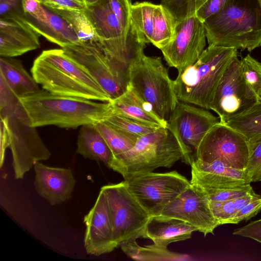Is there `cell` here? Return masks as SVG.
Segmentation results:
<instances>
[{"instance_id": "1", "label": "cell", "mask_w": 261, "mask_h": 261, "mask_svg": "<svg viewBox=\"0 0 261 261\" xmlns=\"http://www.w3.org/2000/svg\"><path fill=\"white\" fill-rule=\"evenodd\" d=\"M32 126L76 128L95 124L114 114L110 102L58 95L44 89L19 98Z\"/></svg>"}, {"instance_id": "2", "label": "cell", "mask_w": 261, "mask_h": 261, "mask_svg": "<svg viewBox=\"0 0 261 261\" xmlns=\"http://www.w3.org/2000/svg\"><path fill=\"white\" fill-rule=\"evenodd\" d=\"M31 72L43 89L52 93L105 102L112 100L89 71L63 48L43 50Z\"/></svg>"}, {"instance_id": "3", "label": "cell", "mask_w": 261, "mask_h": 261, "mask_svg": "<svg viewBox=\"0 0 261 261\" xmlns=\"http://www.w3.org/2000/svg\"><path fill=\"white\" fill-rule=\"evenodd\" d=\"M208 45L247 49L261 46V8L257 0H234L204 21Z\"/></svg>"}, {"instance_id": "4", "label": "cell", "mask_w": 261, "mask_h": 261, "mask_svg": "<svg viewBox=\"0 0 261 261\" xmlns=\"http://www.w3.org/2000/svg\"><path fill=\"white\" fill-rule=\"evenodd\" d=\"M237 57L236 48L208 45L196 62L178 73L174 81L178 101L210 110L223 73Z\"/></svg>"}, {"instance_id": "5", "label": "cell", "mask_w": 261, "mask_h": 261, "mask_svg": "<svg viewBox=\"0 0 261 261\" xmlns=\"http://www.w3.org/2000/svg\"><path fill=\"white\" fill-rule=\"evenodd\" d=\"M193 159L169 129L162 127L139 137L131 149L114 159L110 169L125 178L171 168L180 160L190 165Z\"/></svg>"}, {"instance_id": "6", "label": "cell", "mask_w": 261, "mask_h": 261, "mask_svg": "<svg viewBox=\"0 0 261 261\" xmlns=\"http://www.w3.org/2000/svg\"><path fill=\"white\" fill-rule=\"evenodd\" d=\"M128 87L162 120L168 122L179 102L167 69L159 57L145 54L128 70Z\"/></svg>"}, {"instance_id": "7", "label": "cell", "mask_w": 261, "mask_h": 261, "mask_svg": "<svg viewBox=\"0 0 261 261\" xmlns=\"http://www.w3.org/2000/svg\"><path fill=\"white\" fill-rule=\"evenodd\" d=\"M0 116L5 119L9 132L14 177L23 179L36 162L48 160L51 153L36 127L31 125L18 98L1 103Z\"/></svg>"}, {"instance_id": "8", "label": "cell", "mask_w": 261, "mask_h": 261, "mask_svg": "<svg viewBox=\"0 0 261 261\" xmlns=\"http://www.w3.org/2000/svg\"><path fill=\"white\" fill-rule=\"evenodd\" d=\"M107 198L117 248L144 238L150 215L128 190L124 181L102 186Z\"/></svg>"}, {"instance_id": "9", "label": "cell", "mask_w": 261, "mask_h": 261, "mask_svg": "<svg viewBox=\"0 0 261 261\" xmlns=\"http://www.w3.org/2000/svg\"><path fill=\"white\" fill-rule=\"evenodd\" d=\"M124 179L129 192L150 216L160 215L165 207L191 185L176 171L139 173Z\"/></svg>"}, {"instance_id": "10", "label": "cell", "mask_w": 261, "mask_h": 261, "mask_svg": "<svg viewBox=\"0 0 261 261\" xmlns=\"http://www.w3.org/2000/svg\"><path fill=\"white\" fill-rule=\"evenodd\" d=\"M249 155L247 140L220 121L202 140L194 159L206 163L218 160L231 168L245 170Z\"/></svg>"}, {"instance_id": "11", "label": "cell", "mask_w": 261, "mask_h": 261, "mask_svg": "<svg viewBox=\"0 0 261 261\" xmlns=\"http://www.w3.org/2000/svg\"><path fill=\"white\" fill-rule=\"evenodd\" d=\"M258 97L245 81L240 60L237 57L224 71L210 110L218 115L220 122H223L250 109L257 102Z\"/></svg>"}, {"instance_id": "12", "label": "cell", "mask_w": 261, "mask_h": 261, "mask_svg": "<svg viewBox=\"0 0 261 261\" xmlns=\"http://www.w3.org/2000/svg\"><path fill=\"white\" fill-rule=\"evenodd\" d=\"M206 39L204 22L195 14L177 21L173 39L160 50L167 65L179 73L196 62Z\"/></svg>"}, {"instance_id": "13", "label": "cell", "mask_w": 261, "mask_h": 261, "mask_svg": "<svg viewBox=\"0 0 261 261\" xmlns=\"http://www.w3.org/2000/svg\"><path fill=\"white\" fill-rule=\"evenodd\" d=\"M83 65L112 99L128 89V79L111 63L99 42H79L62 48Z\"/></svg>"}, {"instance_id": "14", "label": "cell", "mask_w": 261, "mask_h": 261, "mask_svg": "<svg viewBox=\"0 0 261 261\" xmlns=\"http://www.w3.org/2000/svg\"><path fill=\"white\" fill-rule=\"evenodd\" d=\"M220 122L208 110L179 101L167 122V127L184 148L192 155L207 133Z\"/></svg>"}, {"instance_id": "15", "label": "cell", "mask_w": 261, "mask_h": 261, "mask_svg": "<svg viewBox=\"0 0 261 261\" xmlns=\"http://www.w3.org/2000/svg\"><path fill=\"white\" fill-rule=\"evenodd\" d=\"M177 21L161 4L137 2L131 5L130 24L144 37L161 49L173 39Z\"/></svg>"}, {"instance_id": "16", "label": "cell", "mask_w": 261, "mask_h": 261, "mask_svg": "<svg viewBox=\"0 0 261 261\" xmlns=\"http://www.w3.org/2000/svg\"><path fill=\"white\" fill-rule=\"evenodd\" d=\"M160 215L186 222L204 236L214 234L215 229L220 225L213 215L205 194L199 187L192 185L168 204Z\"/></svg>"}, {"instance_id": "17", "label": "cell", "mask_w": 261, "mask_h": 261, "mask_svg": "<svg viewBox=\"0 0 261 261\" xmlns=\"http://www.w3.org/2000/svg\"><path fill=\"white\" fill-rule=\"evenodd\" d=\"M23 23L62 48L80 42L72 26L61 15L37 0H24Z\"/></svg>"}, {"instance_id": "18", "label": "cell", "mask_w": 261, "mask_h": 261, "mask_svg": "<svg viewBox=\"0 0 261 261\" xmlns=\"http://www.w3.org/2000/svg\"><path fill=\"white\" fill-rule=\"evenodd\" d=\"M84 247L88 254L99 256L117 248L107 198L101 190L94 205L84 216Z\"/></svg>"}, {"instance_id": "19", "label": "cell", "mask_w": 261, "mask_h": 261, "mask_svg": "<svg viewBox=\"0 0 261 261\" xmlns=\"http://www.w3.org/2000/svg\"><path fill=\"white\" fill-rule=\"evenodd\" d=\"M190 166V184L203 189L240 188L252 182L245 170L231 168L218 160L206 163L193 159Z\"/></svg>"}, {"instance_id": "20", "label": "cell", "mask_w": 261, "mask_h": 261, "mask_svg": "<svg viewBox=\"0 0 261 261\" xmlns=\"http://www.w3.org/2000/svg\"><path fill=\"white\" fill-rule=\"evenodd\" d=\"M33 167L35 189L51 205L60 204L71 198L75 184L71 169L50 167L40 162H36Z\"/></svg>"}, {"instance_id": "21", "label": "cell", "mask_w": 261, "mask_h": 261, "mask_svg": "<svg viewBox=\"0 0 261 261\" xmlns=\"http://www.w3.org/2000/svg\"><path fill=\"white\" fill-rule=\"evenodd\" d=\"M99 42L111 63L127 79L129 66L144 54L147 43L131 24L126 35Z\"/></svg>"}, {"instance_id": "22", "label": "cell", "mask_w": 261, "mask_h": 261, "mask_svg": "<svg viewBox=\"0 0 261 261\" xmlns=\"http://www.w3.org/2000/svg\"><path fill=\"white\" fill-rule=\"evenodd\" d=\"M39 35L22 22L0 19V56L13 58L40 47Z\"/></svg>"}, {"instance_id": "23", "label": "cell", "mask_w": 261, "mask_h": 261, "mask_svg": "<svg viewBox=\"0 0 261 261\" xmlns=\"http://www.w3.org/2000/svg\"><path fill=\"white\" fill-rule=\"evenodd\" d=\"M198 231L192 225L182 220L162 215L150 216L145 230V239L154 244L167 247L172 243L185 241Z\"/></svg>"}, {"instance_id": "24", "label": "cell", "mask_w": 261, "mask_h": 261, "mask_svg": "<svg viewBox=\"0 0 261 261\" xmlns=\"http://www.w3.org/2000/svg\"><path fill=\"white\" fill-rule=\"evenodd\" d=\"M83 11L99 41L115 39L127 34L112 11L108 0H98L87 5Z\"/></svg>"}, {"instance_id": "25", "label": "cell", "mask_w": 261, "mask_h": 261, "mask_svg": "<svg viewBox=\"0 0 261 261\" xmlns=\"http://www.w3.org/2000/svg\"><path fill=\"white\" fill-rule=\"evenodd\" d=\"M114 114L120 115L158 127H167V122L160 119L131 89L109 102Z\"/></svg>"}, {"instance_id": "26", "label": "cell", "mask_w": 261, "mask_h": 261, "mask_svg": "<svg viewBox=\"0 0 261 261\" xmlns=\"http://www.w3.org/2000/svg\"><path fill=\"white\" fill-rule=\"evenodd\" d=\"M76 152L85 159L101 161L110 169L114 160L111 148L95 124L81 126Z\"/></svg>"}, {"instance_id": "27", "label": "cell", "mask_w": 261, "mask_h": 261, "mask_svg": "<svg viewBox=\"0 0 261 261\" xmlns=\"http://www.w3.org/2000/svg\"><path fill=\"white\" fill-rule=\"evenodd\" d=\"M0 75L18 98L40 90L38 84L23 68L21 62L13 58L1 57Z\"/></svg>"}, {"instance_id": "28", "label": "cell", "mask_w": 261, "mask_h": 261, "mask_svg": "<svg viewBox=\"0 0 261 261\" xmlns=\"http://www.w3.org/2000/svg\"><path fill=\"white\" fill-rule=\"evenodd\" d=\"M121 248L123 252L132 258L138 260H185L189 256L185 254L169 250L167 247L156 244L142 246L136 240L128 242Z\"/></svg>"}, {"instance_id": "29", "label": "cell", "mask_w": 261, "mask_h": 261, "mask_svg": "<svg viewBox=\"0 0 261 261\" xmlns=\"http://www.w3.org/2000/svg\"><path fill=\"white\" fill-rule=\"evenodd\" d=\"M223 123L234 129L247 140L261 135V97L246 112Z\"/></svg>"}, {"instance_id": "30", "label": "cell", "mask_w": 261, "mask_h": 261, "mask_svg": "<svg viewBox=\"0 0 261 261\" xmlns=\"http://www.w3.org/2000/svg\"><path fill=\"white\" fill-rule=\"evenodd\" d=\"M95 125L111 148L114 159L131 149L138 139L124 134L103 121Z\"/></svg>"}, {"instance_id": "31", "label": "cell", "mask_w": 261, "mask_h": 261, "mask_svg": "<svg viewBox=\"0 0 261 261\" xmlns=\"http://www.w3.org/2000/svg\"><path fill=\"white\" fill-rule=\"evenodd\" d=\"M254 190L245 196L228 200L210 201V205L216 219L220 225L229 224L230 220L244 206L254 199L260 197Z\"/></svg>"}, {"instance_id": "32", "label": "cell", "mask_w": 261, "mask_h": 261, "mask_svg": "<svg viewBox=\"0 0 261 261\" xmlns=\"http://www.w3.org/2000/svg\"><path fill=\"white\" fill-rule=\"evenodd\" d=\"M51 10L62 16L72 26L80 42L99 41L83 10Z\"/></svg>"}, {"instance_id": "33", "label": "cell", "mask_w": 261, "mask_h": 261, "mask_svg": "<svg viewBox=\"0 0 261 261\" xmlns=\"http://www.w3.org/2000/svg\"><path fill=\"white\" fill-rule=\"evenodd\" d=\"M103 121L124 134L137 138L162 127L118 114H114Z\"/></svg>"}, {"instance_id": "34", "label": "cell", "mask_w": 261, "mask_h": 261, "mask_svg": "<svg viewBox=\"0 0 261 261\" xmlns=\"http://www.w3.org/2000/svg\"><path fill=\"white\" fill-rule=\"evenodd\" d=\"M240 65L245 81L261 97V63L248 54L240 60Z\"/></svg>"}, {"instance_id": "35", "label": "cell", "mask_w": 261, "mask_h": 261, "mask_svg": "<svg viewBox=\"0 0 261 261\" xmlns=\"http://www.w3.org/2000/svg\"><path fill=\"white\" fill-rule=\"evenodd\" d=\"M207 0H161L177 21L195 14Z\"/></svg>"}, {"instance_id": "36", "label": "cell", "mask_w": 261, "mask_h": 261, "mask_svg": "<svg viewBox=\"0 0 261 261\" xmlns=\"http://www.w3.org/2000/svg\"><path fill=\"white\" fill-rule=\"evenodd\" d=\"M249 160L245 169L251 181H256L261 174V135L247 140Z\"/></svg>"}, {"instance_id": "37", "label": "cell", "mask_w": 261, "mask_h": 261, "mask_svg": "<svg viewBox=\"0 0 261 261\" xmlns=\"http://www.w3.org/2000/svg\"><path fill=\"white\" fill-rule=\"evenodd\" d=\"M199 188L205 194L210 201H225L241 197L246 195L253 190L251 185L240 188L203 189Z\"/></svg>"}, {"instance_id": "38", "label": "cell", "mask_w": 261, "mask_h": 261, "mask_svg": "<svg viewBox=\"0 0 261 261\" xmlns=\"http://www.w3.org/2000/svg\"><path fill=\"white\" fill-rule=\"evenodd\" d=\"M24 0H0V19L23 22L25 13L23 8Z\"/></svg>"}, {"instance_id": "39", "label": "cell", "mask_w": 261, "mask_h": 261, "mask_svg": "<svg viewBox=\"0 0 261 261\" xmlns=\"http://www.w3.org/2000/svg\"><path fill=\"white\" fill-rule=\"evenodd\" d=\"M110 7L127 33L130 25V7L128 0H108Z\"/></svg>"}, {"instance_id": "40", "label": "cell", "mask_w": 261, "mask_h": 261, "mask_svg": "<svg viewBox=\"0 0 261 261\" xmlns=\"http://www.w3.org/2000/svg\"><path fill=\"white\" fill-rule=\"evenodd\" d=\"M234 0H207L196 11L195 15L204 22L207 18L217 14Z\"/></svg>"}, {"instance_id": "41", "label": "cell", "mask_w": 261, "mask_h": 261, "mask_svg": "<svg viewBox=\"0 0 261 261\" xmlns=\"http://www.w3.org/2000/svg\"><path fill=\"white\" fill-rule=\"evenodd\" d=\"M261 211V197L251 200L241 208L230 220L229 224H238L247 221L256 215Z\"/></svg>"}, {"instance_id": "42", "label": "cell", "mask_w": 261, "mask_h": 261, "mask_svg": "<svg viewBox=\"0 0 261 261\" xmlns=\"http://www.w3.org/2000/svg\"><path fill=\"white\" fill-rule=\"evenodd\" d=\"M50 10H83L86 7L84 0H37Z\"/></svg>"}, {"instance_id": "43", "label": "cell", "mask_w": 261, "mask_h": 261, "mask_svg": "<svg viewBox=\"0 0 261 261\" xmlns=\"http://www.w3.org/2000/svg\"><path fill=\"white\" fill-rule=\"evenodd\" d=\"M232 234L252 239L261 243V219L236 229Z\"/></svg>"}, {"instance_id": "44", "label": "cell", "mask_w": 261, "mask_h": 261, "mask_svg": "<svg viewBox=\"0 0 261 261\" xmlns=\"http://www.w3.org/2000/svg\"><path fill=\"white\" fill-rule=\"evenodd\" d=\"M1 117V165L2 166L5 153L7 147L10 146V138L5 119Z\"/></svg>"}, {"instance_id": "45", "label": "cell", "mask_w": 261, "mask_h": 261, "mask_svg": "<svg viewBox=\"0 0 261 261\" xmlns=\"http://www.w3.org/2000/svg\"><path fill=\"white\" fill-rule=\"evenodd\" d=\"M86 5L91 4L97 2L98 0H84Z\"/></svg>"}, {"instance_id": "46", "label": "cell", "mask_w": 261, "mask_h": 261, "mask_svg": "<svg viewBox=\"0 0 261 261\" xmlns=\"http://www.w3.org/2000/svg\"><path fill=\"white\" fill-rule=\"evenodd\" d=\"M261 181V174L259 175V176L256 179V181Z\"/></svg>"}, {"instance_id": "47", "label": "cell", "mask_w": 261, "mask_h": 261, "mask_svg": "<svg viewBox=\"0 0 261 261\" xmlns=\"http://www.w3.org/2000/svg\"><path fill=\"white\" fill-rule=\"evenodd\" d=\"M257 1H258V3H259V6H260V8H261V0H257Z\"/></svg>"}, {"instance_id": "48", "label": "cell", "mask_w": 261, "mask_h": 261, "mask_svg": "<svg viewBox=\"0 0 261 261\" xmlns=\"http://www.w3.org/2000/svg\"><path fill=\"white\" fill-rule=\"evenodd\" d=\"M130 3H131L132 0H128Z\"/></svg>"}]
</instances>
